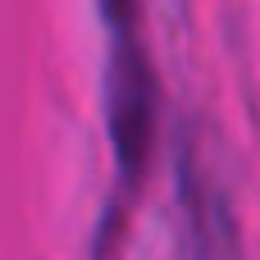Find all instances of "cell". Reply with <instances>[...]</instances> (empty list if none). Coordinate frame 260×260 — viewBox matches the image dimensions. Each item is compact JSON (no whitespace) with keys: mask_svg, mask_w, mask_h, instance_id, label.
<instances>
[{"mask_svg":"<svg viewBox=\"0 0 260 260\" xmlns=\"http://www.w3.org/2000/svg\"><path fill=\"white\" fill-rule=\"evenodd\" d=\"M155 73L133 37H119L114 59H110V142H114V165L128 192H137L151 146H155Z\"/></svg>","mask_w":260,"mask_h":260,"instance_id":"cell-1","label":"cell"},{"mask_svg":"<svg viewBox=\"0 0 260 260\" xmlns=\"http://www.w3.org/2000/svg\"><path fill=\"white\" fill-rule=\"evenodd\" d=\"M101 14H105V23L119 37H128L133 23H137V0H101Z\"/></svg>","mask_w":260,"mask_h":260,"instance_id":"cell-2","label":"cell"}]
</instances>
